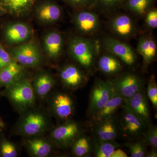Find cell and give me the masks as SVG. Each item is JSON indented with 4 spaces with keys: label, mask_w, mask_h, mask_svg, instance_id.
<instances>
[{
    "label": "cell",
    "mask_w": 157,
    "mask_h": 157,
    "mask_svg": "<svg viewBox=\"0 0 157 157\" xmlns=\"http://www.w3.org/2000/svg\"><path fill=\"white\" fill-rule=\"evenodd\" d=\"M115 94L110 81L98 79L90 94L88 114L92 116L102 108Z\"/></svg>",
    "instance_id": "cell-8"
},
{
    "label": "cell",
    "mask_w": 157,
    "mask_h": 157,
    "mask_svg": "<svg viewBox=\"0 0 157 157\" xmlns=\"http://www.w3.org/2000/svg\"><path fill=\"white\" fill-rule=\"evenodd\" d=\"M145 157H157V153L156 150H152L151 151L148 153L146 154Z\"/></svg>",
    "instance_id": "cell-38"
},
{
    "label": "cell",
    "mask_w": 157,
    "mask_h": 157,
    "mask_svg": "<svg viewBox=\"0 0 157 157\" xmlns=\"http://www.w3.org/2000/svg\"><path fill=\"white\" fill-rule=\"evenodd\" d=\"M93 142V151L97 157H110L116 148L120 146L115 140L101 141L95 138Z\"/></svg>",
    "instance_id": "cell-27"
},
{
    "label": "cell",
    "mask_w": 157,
    "mask_h": 157,
    "mask_svg": "<svg viewBox=\"0 0 157 157\" xmlns=\"http://www.w3.org/2000/svg\"><path fill=\"white\" fill-rule=\"evenodd\" d=\"M137 51L143 58L144 69L155 61L157 56V45L151 35L144 34L140 37L137 42Z\"/></svg>",
    "instance_id": "cell-18"
},
{
    "label": "cell",
    "mask_w": 157,
    "mask_h": 157,
    "mask_svg": "<svg viewBox=\"0 0 157 157\" xmlns=\"http://www.w3.org/2000/svg\"><path fill=\"white\" fill-rule=\"evenodd\" d=\"M146 132H144L143 140L147 145H149L152 150H156L157 147V128L156 126H149Z\"/></svg>",
    "instance_id": "cell-32"
},
{
    "label": "cell",
    "mask_w": 157,
    "mask_h": 157,
    "mask_svg": "<svg viewBox=\"0 0 157 157\" xmlns=\"http://www.w3.org/2000/svg\"><path fill=\"white\" fill-rule=\"evenodd\" d=\"M126 99L115 94L99 111L92 116L93 122L97 124L113 117L120 107H123Z\"/></svg>",
    "instance_id": "cell-22"
},
{
    "label": "cell",
    "mask_w": 157,
    "mask_h": 157,
    "mask_svg": "<svg viewBox=\"0 0 157 157\" xmlns=\"http://www.w3.org/2000/svg\"><path fill=\"white\" fill-rule=\"evenodd\" d=\"M80 128L76 122L67 121L53 129L51 133L52 140L61 147L72 146L80 134Z\"/></svg>",
    "instance_id": "cell-12"
},
{
    "label": "cell",
    "mask_w": 157,
    "mask_h": 157,
    "mask_svg": "<svg viewBox=\"0 0 157 157\" xmlns=\"http://www.w3.org/2000/svg\"><path fill=\"white\" fill-rule=\"evenodd\" d=\"M109 25L113 33L119 39L128 40L137 33V26L135 21L130 15L124 13H119L113 16Z\"/></svg>",
    "instance_id": "cell-13"
},
{
    "label": "cell",
    "mask_w": 157,
    "mask_h": 157,
    "mask_svg": "<svg viewBox=\"0 0 157 157\" xmlns=\"http://www.w3.org/2000/svg\"><path fill=\"white\" fill-rule=\"evenodd\" d=\"M64 44L61 33L57 30L51 29L43 34L40 45L44 57L50 60L56 61L61 57Z\"/></svg>",
    "instance_id": "cell-10"
},
{
    "label": "cell",
    "mask_w": 157,
    "mask_h": 157,
    "mask_svg": "<svg viewBox=\"0 0 157 157\" xmlns=\"http://www.w3.org/2000/svg\"><path fill=\"white\" fill-rule=\"evenodd\" d=\"M94 132L96 137L101 141L115 140L117 137V129L112 117L95 124Z\"/></svg>",
    "instance_id": "cell-25"
},
{
    "label": "cell",
    "mask_w": 157,
    "mask_h": 157,
    "mask_svg": "<svg viewBox=\"0 0 157 157\" xmlns=\"http://www.w3.org/2000/svg\"><path fill=\"white\" fill-rule=\"evenodd\" d=\"M62 6L54 0H39L34 6L32 14L39 24L48 25L54 24L62 19Z\"/></svg>",
    "instance_id": "cell-6"
},
{
    "label": "cell",
    "mask_w": 157,
    "mask_h": 157,
    "mask_svg": "<svg viewBox=\"0 0 157 157\" xmlns=\"http://www.w3.org/2000/svg\"><path fill=\"white\" fill-rule=\"evenodd\" d=\"M123 107L147 124L149 123L150 116L147 98L142 90L126 99Z\"/></svg>",
    "instance_id": "cell-16"
},
{
    "label": "cell",
    "mask_w": 157,
    "mask_h": 157,
    "mask_svg": "<svg viewBox=\"0 0 157 157\" xmlns=\"http://www.w3.org/2000/svg\"><path fill=\"white\" fill-rule=\"evenodd\" d=\"M33 36V27L25 21H7L0 29V41L5 48L21 45L32 39Z\"/></svg>",
    "instance_id": "cell-4"
},
{
    "label": "cell",
    "mask_w": 157,
    "mask_h": 157,
    "mask_svg": "<svg viewBox=\"0 0 157 157\" xmlns=\"http://www.w3.org/2000/svg\"><path fill=\"white\" fill-rule=\"evenodd\" d=\"M59 76L63 84L68 88L76 89L81 87L87 81L84 72L73 64L65 65L60 70Z\"/></svg>",
    "instance_id": "cell-15"
},
{
    "label": "cell",
    "mask_w": 157,
    "mask_h": 157,
    "mask_svg": "<svg viewBox=\"0 0 157 157\" xmlns=\"http://www.w3.org/2000/svg\"><path fill=\"white\" fill-rule=\"evenodd\" d=\"M72 152L76 157L87 156L92 150L91 143L89 138L84 135H80L72 144Z\"/></svg>",
    "instance_id": "cell-28"
},
{
    "label": "cell",
    "mask_w": 157,
    "mask_h": 157,
    "mask_svg": "<svg viewBox=\"0 0 157 157\" xmlns=\"http://www.w3.org/2000/svg\"><path fill=\"white\" fill-rule=\"evenodd\" d=\"M128 155L125 152L120 149L115 150L111 155L110 157H127Z\"/></svg>",
    "instance_id": "cell-37"
},
{
    "label": "cell",
    "mask_w": 157,
    "mask_h": 157,
    "mask_svg": "<svg viewBox=\"0 0 157 157\" xmlns=\"http://www.w3.org/2000/svg\"><path fill=\"white\" fill-rule=\"evenodd\" d=\"M147 96L155 109L157 107V85L155 76H151L149 80L147 89Z\"/></svg>",
    "instance_id": "cell-35"
},
{
    "label": "cell",
    "mask_w": 157,
    "mask_h": 157,
    "mask_svg": "<svg viewBox=\"0 0 157 157\" xmlns=\"http://www.w3.org/2000/svg\"><path fill=\"white\" fill-rule=\"evenodd\" d=\"M109 81L115 94L126 99L142 90L143 87L142 80L135 73H123Z\"/></svg>",
    "instance_id": "cell-9"
},
{
    "label": "cell",
    "mask_w": 157,
    "mask_h": 157,
    "mask_svg": "<svg viewBox=\"0 0 157 157\" xmlns=\"http://www.w3.org/2000/svg\"><path fill=\"white\" fill-rule=\"evenodd\" d=\"M14 60L0 41V70L5 68Z\"/></svg>",
    "instance_id": "cell-36"
},
{
    "label": "cell",
    "mask_w": 157,
    "mask_h": 157,
    "mask_svg": "<svg viewBox=\"0 0 157 157\" xmlns=\"http://www.w3.org/2000/svg\"><path fill=\"white\" fill-rule=\"evenodd\" d=\"M31 82L36 95L42 99L47 97L56 84L52 75L44 70L37 72Z\"/></svg>",
    "instance_id": "cell-19"
},
{
    "label": "cell",
    "mask_w": 157,
    "mask_h": 157,
    "mask_svg": "<svg viewBox=\"0 0 157 157\" xmlns=\"http://www.w3.org/2000/svg\"><path fill=\"white\" fill-rule=\"evenodd\" d=\"M98 66L101 72L109 76L118 74L122 68L120 60L107 51L99 57Z\"/></svg>",
    "instance_id": "cell-23"
},
{
    "label": "cell",
    "mask_w": 157,
    "mask_h": 157,
    "mask_svg": "<svg viewBox=\"0 0 157 157\" xmlns=\"http://www.w3.org/2000/svg\"><path fill=\"white\" fill-rule=\"evenodd\" d=\"M26 148L33 156L47 157L52 150V145L48 140L41 137H33L25 141Z\"/></svg>",
    "instance_id": "cell-24"
},
{
    "label": "cell",
    "mask_w": 157,
    "mask_h": 157,
    "mask_svg": "<svg viewBox=\"0 0 157 157\" xmlns=\"http://www.w3.org/2000/svg\"><path fill=\"white\" fill-rule=\"evenodd\" d=\"M157 0H125L123 8L137 17H144L155 7Z\"/></svg>",
    "instance_id": "cell-26"
},
{
    "label": "cell",
    "mask_w": 157,
    "mask_h": 157,
    "mask_svg": "<svg viewBox=\"0 0 157 157\" xmlns=\"http://www.w3.org/2000/svg\"><path fill=\"white\" fill-rule=\"evenodd\" d=\"M67 46L71 58L88 72L92 71L98 53L95 42L88 37L74 35L69 38Z\"/></svg>",
    "instance_id": "cell-1"
},
{
    "label": "cell",
    "mask_w": 157,
    "mask_h": 157,
    "mask_svg": "<svg viewBox=\"0 0 157 157\" xmlns=\"http://www.w3.org/2000/svg\"><path fill=\"white\" fill-rule=\"evenodd\" d=\"M5 88L2 92L3 95L8 98L18 111L25 112L35 104L36 95L31 80L26 76Z\"/></svg>",
    "instance_id": "cell-2"
},
{
    "label": "cell",
    "mask_w": 157,
    "mask_h": 157,
    "mask_svg": "<svg viewBox=\"0 0 157 157\" xmlns=\"http://www.w3.org/2000/svg\"><path fill=\"white\" fill-rule=\"evenodd\" d=\"M121 126L125 134L131 137L143 134L148 124L135 114L123 108Z\"/></svg>",
    "instance_id": "cell-17"
},
{
    "label": "cell",
    "mask_w": 157,
    "mask_h": 157,
    "mask_svg": "<svg viewBox=\"0 0 157 157\" xmlns=\"http://www.w3.org/2000/svg\"><path fill=\"white\" fill-rule=\"evenodd\" d=\"M5 127V123H4V122L2 120L1 118L0 117V128H4Z\"/></svg>",
    "instance_id": "cell-39"
},
{
    "label": "cell",
    "mask_w": 157,
    "mask_h": 157,
    "mask_svg": "<svg viewBox=\"0 0 157 157\" xmlns=\"http://www.w3.org/2000/svg\"><path fill=\"white\" fill-rule=\"evenodd\" d=\"M39 0H0L2 15L16 18L28 17L32 14L34 6Z\"/></svg>",
    "instance_id": "cell-14"
},
{
    "label": "cell",
    "mask_w": 157,
    "mask_h": 157,
    "mask_svg": "<svg viewBox=\"0 0 157 157\" xmlns=\"http://www.w3.org/2000/svg\"><path fill=\"white\" fill-rule=\"evenodd\" d=\"M48 121L46 116L38 111H30L25 113L17 125L19 135L36 137L44 133L48 128Z\"/></svg>",
    "instance_id": "cell-5"
},
{
    "label": "cell",
    "mask_w": 157,
    "mask_h": 157,
    "mask_svg": "<svg viewBox=\"0 0 157 157\" xmlns=\"http://www.w3.org/2000/svg\"><path fill=\"white\" fill-rule=\"evenodd\" d=\"M125 0H96L94 9L107 14L113 13L123 6Z\"/></svg>",
    "instance_id": "cell-29"
},
{
    "label": "cell",
    "mask_w": 157,
    "mask_h": 157,
    "mask_svg": "<svg viewBox=\"0 0 157 157\" xmlns=\"http://www.w3.org/2000/svg\"><path fill=\"white\" fill-rule=\"evenodd\" d=\"M1 16H2V12H1V10H0V17H1Z\"/></svg>",
    "instance_id": "cell-40"
},
{
    "label": "cell",
    "mask_w": 157,
    "mask_h": 157,
    "mask_svg": "<svg viewBox=\"0 0 157 157\" xmlns=\"http://www.w3.org/2000/svg\"><path fill=\"white\" fill-rule=\"evenodd\" d=\"M72 20L76 29L83 36H92L100 31V18L93 9L74 10Z\"/></svg>",
    "instance_id": "cell-7"
},
{
    "label": "cell",
    "mask_w": 157,
    "mask_h": 157,
    "mask_svg": "<svg viewBox=\"0 0 157 157\" xmlns=\"http://www.w3.org/2000/svg\"><path fill=\"white\" fill-rule=\"evenodd\" d=\"M54 113L60 119L68 120L73 115L74 103L73 99L65 93H59L54 97L52 101Z\"/></svg>",
    "instance_id": "cell-20"
},
{
    "label": "cell",
    "mask_w": 157,
    "mask_h": 157,
    "mask_svg": "<svg viewBox=\"0 0 157 157\" xmlns=\"http://www.w3.org/2000/svg\"><path fill=\"white\" fill-rule=\"evenodd\" d=\"M102 46L104 50L112 54L128 66H134L137 56L131 46L116 38L107 37L103 39Z\"/></svg>",
    "instance_id": "cell-11"
},
{
    "label": "cell",
    "mask_w": 157,
    "mask_h": 157,
    "mask_svg": "<svg viewBox=\"0 0 157 157\" xmlns=\"http://www.w3.org/2000/svg\"><path fill=\"white\" fill-rule=\"evenodd\" d=\"M74 10L94 9L96 0H62Z\"/></svg>",
    "instance_id": "cell-31"
},
{
    "label": "cell",
    "mask_w": 157,
    "mask_h": 157,
    "mask_svg": "<svg viewBox=\"0 0 157 157\" xmlns=\"http://www.w3.org/2000/svg\"><path fill=\"white\" fill-rule=\"evenodd\" d=\"M6 48L14 60L26 68H39L44 62L40 44L33 37L21 45Z\"/></svg>",
    "instance_id": "cell-3"
},
{
    "label": "cell",
    "mask_w": 157,
    "mask_h": 157,
    "mask_svg": "<svg viewBox=\"0 0 157 157\" xmlns=\"http://www.w3.org/2000/svg\"><path fill=\"white\" fill-rule=\"evenodd\" d=\"M146 144L143 140H137L134 142L127 144L132 157L145 156L146 153Z\"/></svg>",
    "instance_id": "cell-30"
},
{
    "label": "cell",
    "mask_w": 157,
    "mask_h": 157,
    "mask_svg": "<svg viewBox=\"0 0 157 157\" xmlns=\"http://www.w3.org/2000/svg\"><path fill=\"white\" fill-rule=\"evenodd\" d=\"M26 74V68L14 60L0 70V88L7 87L25 77Z\"/></svg>",
    "instance_id": "cell-21"
},
{
    "label": "cell",
    "mask_w": 157,
    "mask_h": 157,
    "mask_svg": "<svg viewBox=\"0 0 157 157\" xmlns=\"http://www.w3.org/2000/svg\"><path fill=\"white\" fill-rule=\"evenodd\" d=\"M145 26L148 30H153L157 28V9L152 8L147 12L144 17Z\"/></svg>",
    "instance_id": "cell-34"
},
{
    "label": "cell",
    "mask_w": 157,
    "mask_h": 157,
    "mask_svg": "<svg viewBox=\"0 0 157 157\" xmlns=\"http://www.w3.org/2000/svg\"><path fill=\"white\" fill-rule=\"evenodd\" d=\"M0 154L3 157H16L17 156V149L13 144L3 139L0 141Z\"/></svg>",
    "instance_id": "cell-33"
}]
</instances>
